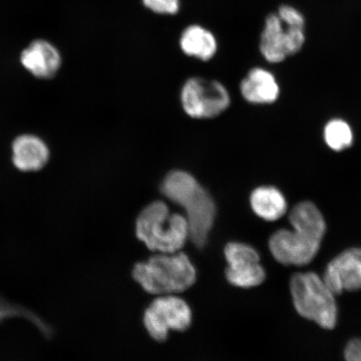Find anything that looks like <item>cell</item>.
<instances>
[{"mask_svg":"<svg viewBox=\"0 0 361 361\" xmlns=\"http://www.w3.org/2000/svg\"><path fill=\"white\" fill-rule=\"evenodd\" d=\"M161 191L186 213L189 238L193 245L204 247L216 216L215 203L209 192L190 173L179 170L166 175Z\"/></svg>","mask_w":361,"mask_h":361,"instance_id":"obj_1","label":"cell"},{"mask_svg":"<svg viewBox=\"0 0 361 361\" xmlns=\"http://www.w3.org/2000/svg\"><path fill=\"white\" fill-rule=\"evenodd\" d=\"M133 278L152 295H171L195 283L196 269L184 252L160 254L135 264Z\"/></svg>","mask_w":361,"mask_h":361,"instance_id":"obj_2","label":"cell"},{"mask_svg":"<svg viewBox=\"0 0 361 361\" xmlns=\"http://www.w3.org/2000/svg\"><path fill=\"white\" fill-rule=\"evenodd\" d=\"M135 233L149 250L175 254L182 250L189 238V227L186 216L171 214L165 202L157 201L139 214Z\"/></svg>","mask_w":361,"mask_h":361,"instance_id":"obj_3","label":"cell"},{"mask_svg":"<svg viewBox=\"0 0 361 361\" xmlns=\"http://www.w3.org/2000/svg\"><path fill=\"white\" fill-rule=\"evenodd\" d=\"M305 42L304 16L296 8L282 6L266 18L259 45L266 61L281 62L299 52Z\"/></svg>","mask_w":361,"mask_h":361,"instance_id":"obj_4","label":"cell"},{"mask_svg":"<svg viewBox=\"0 0 361 361\" xmlns=\"http://www.w3.org/2000/svg\"><path fill=\"white\" fill-rule=\"evenodd\" d=\"M290 292L297 312L324 329L335 328L337 305L335 293L317 274L299 273L290 279Z\"/></svg>","mask_w":361,"mask_h":361,"instance_id":"obj_5","label":"cell"},{"mask_svg":"<svg viewBox=\"0 0 361 361\" xmlns=\"http://www.w3.org/2000/svg\"><path fill=\"white\" fill-rule=\"evenodd\" d=\"M180 101L185 112L192 118H213L227 109L230 97L219 81L193 78L184 84Z\"/></svg>","mask_w":361,"mask_h":361,"instance_id":"obj_6","label":"cell"},{"mask_svg":"<svg viewBox=\"0 0 361 361\" xmlns=\"http://www.w3.org/2000/svg\"><path fill=\"white\" fill-rule=\"evenodd\" d=\"M149 335L164 342L170 331H184L192 323V311L183 300L173 295L157 298L145 311L143 319Z\"/></svg>","mask_w":361,"mask_h":361,"instance_id":"obj_7","label":"cell"},{"mask_svg":"<svg viewBox=\"0 0 361 361\" xmlns=\"http://www.w3.org/2000/svg\"><path fill=\"white\" fill-rule=\"evenodd\" d=\"M322 241L300 230L281 229L271 236L269 246L271 254L279 263L304 266L315 258Z\"/></svg>","mask_w":361,"mask_h":361,"instance_id":"obj_8","label":"cell"},{"mask_svg":"<svg viewBox=\"0 0 361 361\" xmlns=\"http://www.w3.org/2000/svg\"><path fill=\"white\" fill-rule=\"evenodd\" d=\"M224 255L228 264L226 277L233 286L248 288L264 281L265 271L254 247L245 243H230L225 247Z\"/></svg>","mask_w":361,"mask_h":361,"instance_id":"obj_9","label":"cell"},{"mask_svg":"<svg viewBox=\"0 0 361 361\" xmlns=\"http://www.w3.org/2000/svg\"><path fill=\"white\" fill-rule=\"evenodd\" d=\"M323 279L335 295L361 290V248L341 252L329 263Z\"/></svg>","mask_w":361,"mask_h":361,"instance_id":"obj_10","label":"cell"},{"mask_svg":"<svg viewBox=\"0 0 361 361\" xmlns=\"http://www.w3.org/2000/svg\"><path fill=\"white\" fill-rule=\"evenodd\" d=\"M20 61L23 66L36 78L48 79L53 78L60 69L61 57L52 44L38 39L22 52Z\"/></svg>","mask_w":361,"mask_h":361,"instance_id":"obj_11","label":"cell"},{"mask_svg":"<svg viewBox=\"0 0 361 361\" xmlns=\"http://www.w3.org/2000/svg\"><path fill=\"white\" fill-rule=\"evenodd\" d=\"M49 155L47 146L35 135H21L13 144V164L23 171L42 169L47 164Z\"/></svg>","mask_w":361,"mask_h":361,"instance_id":"obj_12","label":"cell"},{"mask_svg":"<svg viewBox=\"0 0 361 361\" xmlns=\"http://www.w3.org/2000/svg\"><path fill=\"white\" fill-rule=\"evenodd\" d=\"M243 98L250 103L269 104L277 100L279 88L274 76L262 68H254L240 85Z\"/></svg>","mask_w":361,"mask_h":361,"instance_id":"obj_13","label":"cell"},{"mask_svg":"<svg viewBox=\"0 0 361 361\" xmlns=\"http://www.w3.org/2000/svg\"><path fill=\"white\" fill-rule=\"evenodd\" d=\"M179 44L185 55L203 61L214 58L218 49L214 33L200 25L187 26L180 34Z\"/></svg>","mask_w":361,"mask_h":361,"instance_id":"obj_14","label":"cell"},{"mask_svg":"<svg viewBox=\"0 0 361 361\" xmlns=\"http://www.w3.org/2000/svg\"><path fill=\"white\" fill-rule=\"evenodd\" d=\"M250 204L256 215L269 222L281 219L287 212L286 197L273 187L256 188L251 194Z\"/></svg>","mask_w":361,"mask_h":361,"instance_id":"obj_15","label":"cell"},{"mask_svg":"<svg viewBox=\"0 0 361 361\" xmlns=\"http://www.w3.org/2000/svg\"><path fill=\"white\" fill-rule=\"evenodd\" d=\"M288 219L293 229L300 230L322 240L326 233V220L312 202H303L293 207Z\"/></svg>","mask_w":361,"mask_h":361,"instance_id":"obj_16","label":"cell"},{"mask_svg":"<svg viewBox=\"0 0 361 361\" xmlns=\"http://www.w3.org/2000/svg\"><path fill=\"white\" fill-rule=\"evenodd\" d=\"M15 317H22L30 320L35 324V326L39 329L45 338H51L53 336L54 329L52 327L37 314H35L33 311L20 305L11 303L0 295V322H2V320Z\"/></svg>","mask_w":361,"mask_h":361,"instance_id":"obj_17","label":"cell"},{"mask_svg":"<svg viewBox=\"0 0 361 361\" xmlns=\"http://www.w3.org/2000/svg\"><path fill=\"white\" fill-rule=\"evenodd\" d=\"M324 141L334 151L340 152L349 147L353 142L350 126L342 120H332L324 128Z\"/></svg>","mask_w":361,"mask_h":361,"instance_id":"obj_18","label":"cell"},{"mask_svg":"<svg viewBox=\"0 0 361 361\" xmlns=\"http://www.w3.org/2000/svg\"><path fill=\"white\" fill-rule=\"evenodd\" d=\"M144 7L161 16H174L180 11V0H142Z\"/></svg>","mask_w":361,"mask_h":361,"instance_id":"obj_19","label":"cell"},{"mask_svg":"<svg viewBox=\"0 0 361 361\" xmlns=\"http://www.w3.org/2000/svg\"><path fill=\"white\" fill-rule=\"evenodd\" d=\"M345 361H361V340L353 338L345 350Z\"/></svg>","mask_w":361,"mask_h":361,"instance_id":"obj_20","label":"cell"}]
</instances>
